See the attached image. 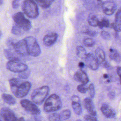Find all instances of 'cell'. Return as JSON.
Returning <instances> with one entry per match:
<instances>
[{
	"mask_svg": "<svg viewBox=\"0 0 121 121\" xmlns=\"http://www.w3.org/2000/svg\"><path fill=\"white\" fill-rule=\"evenodd\" d=\"M62 107V102L59 95L52 94L45 101L43 110L46 112H52L59 110Z\"/></svg>",
	"mask_w": 121,
	"mask_h": 121,
	"instance_id": "obj_1",
	"label": "cell"
},
{
	"mask_svg": "<svg viewBox=\"0 0 121 121\" xmlns=\"http://www.w3.org/2000/svg\"><path fill=\"white\" fill-rule=\"evenodd\" d=\"M22 9L26 15L30 18H35L39 16V9L34 0H24L22 4Z\"/></svg>",
	"mask_w": 121,
	"mask_h": 121,
	"instance_id": "obj_2",
	"label": "cell"
},
{
	"mask_svg": "<svg viewBox=\"0 0 121 121\" xmlns=\"http://www.w3.org/2000/svg\"><path fill=\"white\" fill-rule=\"evenodd\" d=\"M24 39L26 43L28 55L33 57L39 56L41 53V50L36 39L34 37L30 36L26 37Z\"/></svg>",
	"mask_w": 121,
	"mask_h": 121,
	"instance_id": "obj_3",
	"label": "cell"
},
{
	"mask_svg": "<svg viewBox=\"0 0 121 121\" xmlns=\"http://www.w3.org/2000/svg\"><path fill=\"white\" fill-rule=\"evenodd\" d=\"M49 92V87L45 86L35 89L31 95L33 102L36 104H41L48 95Z\"/></svg>",
	"mask_w": 121,
	"mask_h": 121,
	"instance_id": "obj_4",
	"label": "cell"
},
{
	"mask_svg": "<svg viewBox=\"0 0 121 121\" xmlns=\"http://www.w3.org/2000/svg\"><path fill=\"white\" fill-rule=\"evenodd\" d=\"M31 87V84L28 81H22L18 86L11 87L12 93L17 98H22L25 96L29 92Z\"/></svg>",
	"mask_w": 121,
	"mask_h": 121,
	"instance_id": "obj_5",
	"label": "cell"
},
{
	"mask_svg": "<svg viewBox=\"0 0 121 121\" xmlns=\"http://www.w3.org/2000/svg\"><path fill=\"white\" fill-rule=\"evenodd\" d=\"M12 17L15 23L26 32L31 28L32 24L31 22L25 17L23 13L20 12L16 13L13 15Z\"/></svg>",
	"mask_w": 121,
	"mask_h": 121,
	"instance_id": "obj_6",
	"label": "cell"
},
{
	"mask_svg": "<svg viewBox=\"0 0 121 121\" xmlns=\"http://www.w3.org/2000/svg\"><path fill=\"white\" fill-rule=\"evenodd\" d=\"M6 68L9 70L19 73L26 70L27 66L19 60H9L6 64Z\"/></svg>",
	"mask_w": 121,
	"mask_h": 121,
	"instance_id": "obj_7",
	"label": "cell"
},
{
	"mask_svg": "<svg viewBox=\"0 0 121 121\" xmlns=\"http://www.w3.org/2000/svg\"><path fill=\"white\" fill-rule=\"evenodd\" d=\"M20 104L26 112L32 114L38 115L41 113V111L38 107L34 103L28 100L24 99L21 100Z\"/></svg>",
	"mask_w": 121,
	"mask_h": 121,
	"instance_id": "obj_8",
	"label": "cell"
},
{
	"mask_svg": "<svg viewBox=\"0 0 121 121\" xmlns=\"http://www.w3.org/2000/svg\"><path fill=\"white\" fill-rule=\"evenodd\" d=\"M13 112L8 107H3L0 110V121H17Z\"/></svg>",
	"mask_w": 121,
	"mask_h": 121,
	"instance_id": "obj_9",
	"label": "cell"
},
{
	"mask_svg": "<svg viewBox=\"0 0 121 121\" xmlns=\"http://www.w3.org/2000/svg\"><path fill=\"white\" fill-rule=\"evenodd\" d=\"M13 50L22 57H25L28 55L25 39H22L16 42Z\"/></svg>",
	"mask_w": 121,
	"mask_h": 121,
	"instance_id": "obj_10",
	"label": "cell"
},
{
	"mask_svg": "<svg viewBox=\"0 0 121 121\" xmlns=\"http://www.w3.org/2000/svg\"><path fill=\"white\" fill-rule=\"evenodd\" d=\"M101 7L103 12L108 16L112 15L117 9L116 4L112 0H107L103 2Z\"/></svg>",
	"mask_w": 121,
	"mask_h": 121,
	"instance_id": "obj_11",
	"label": "cell"
},
{
	"mask_svg": "<svg viewBox=\"0 0 121 121\" xmlns=\"http://www.w3.org/2000/svg\"><path fill=\"white\" fill-rule=\"evenodd\" d=\"M84 60L87 66L92 70H96L98 68L99 63L96 57L93 53H87Z\"/></svg>",
	"mask_w": 121,
	"mask_h": 121,
	"instance_id": "obj_12",
	"label": "cell"
},
{
	"mask_svg": "<svg viewBox=\"0 0 121 121\" xmlns=\"http://www.w3.org/2000/svg\"><path fill=\"white\" fill-rule=\"evenodd\" d=\"M58 36V34L56 33H52L46 35L43 38V44L47 47L52 46L56 42Z\"/></svg>",
	"mask_w": 121,
	"mask_h": 121,
	"instance_id": "obj_13",
	"label": "cell"
},
{
	"mask_svg": "<svg viewBox=\"0 0 121 121\" xmlns=\"http://www.w3.org/2000/svg\"><path fill=\"white\" fill-rule=\"evenodd\" d=\"M100 109L103 114L107 118H113L116 116L115 110L107 104H102Z\"/></svg>",
	"mask_w": 121,
	"mask_h": 121,
	"instance_id": "obj_14",
	"label": "cell"
},
{
	"mask_svg": "<svg viewBox=\"0 0 121 121\" xmlns=\"http://www.w3.org/2000/svg\"><path fill=\"white\" fill-rule=\"evenodd\" d=\"M74 78L76 81L81 82L82 84L86 85L89 82V78L86 74L81 69L78 70L74 74Z\"/></svg>",
	"mask_w": 121,
	"mask_h": 121,
	"instance_id": "obj_15",
	"label": "cell"
},
{
	"mask_svg": "<svg viewBox=\"0 0 121 121\" xmlns=\"http://www.w3.org/2000/svg\"><path fill=\"white\" fill-rule=\"evenodd\" d=\"M84 106L90 115L93 116L96 115V111L93 102L91 98H86L84 99Z\"/></svg>",
	"mask_w": 121,
	"mask_h": 121,
	"instance_id": "obj_16",
	"label": "cell"
},
{
	"mask_svg": "<svg viewBox=\"0 0 121 121\" xmlns=\"http://www.w3.org/2000/svg\"><path fill=\"white\" fill-rule=\"evenodd\" d=\"M4 53L6 58L9 60H19L20 61L21 56L17 53L14 50L9 49H5L4 50Z\"/></svg>",
	"mask_w": 121,
	"mask_h": 121,
	"instance_id": "obj_17",
	"label": "cell"
},
{
	"mask_svg": "<svg viewBox=\"0 0 121 121\" xmlns=\"http://www.w3.org/2000/svg\"><path fill=\"white\" fill-rule=\"evenodd\" d=\"M95 55L99 64H102L105 60V55L104 51L100 48H97L95 50Z\"/></svg>",
	"mask_w": 121,
	"mask_h": 121,
	"instance_id": "obj_18",
	"label": "cell"
},
{
	"mask_svg": "<svg viewBox=\"0 0 121 121\" xmlns=\"http://www.w3.org/2000/svg\"><path fill=\"white\" fill-rule=\"evenodd\" d=\"M109 57L114 61L120 62L121 61V56L119 52L115 49L110 48L109 50Z\"/></svg>",
	"mask_w": 121,
	"mask_h": 121,
	"instance_id": "obj_19",
	"label": "cell"
},
{
	"mask_svg": "<svg viewBox=\"0 0 121 121\" xmlns=\"http://www.w3.org/2000/svg\"><path fill=\"white\" fill-rule=\"evenodd\" d=\"M99 20L97 17L93 13L89 14L87 18V21L88 24L92 26H97L99 22Z\"/></svg>",
	"mask_w": 121,
	"mask_h": 121,
	"instance_id": "obj_20",
	"label": "cell"
},
{
	"mask_svg": "<svg viewBox=\"0 0 121 121\" xmlns=\"http://www.w3.org/2000/svg\"><path fill=\"white\" fill-rule=\"evenodd\" d=\"M36 3L43 9L49 8L55 0H34Z\"/></svg>",
	"mask_w": 121,
	"mask_h": 121,
	"instance_id": "obj_21",
	"label": "cell"
},
{
	"mask_svg": "<svg viewBox=\"0 0 121 121\" xmlns=\"http://www.w3.org/2000/svg\"><path fill=\"white\" fill-rule=\"evenodd\" d=\"M1 97L3 101L9 105H14L16 103L15 98L10 95L8 94H3Z\"/></svg>",
	"mask_w": 121,
	"mask_h": 121,
	"instance_id": "obj_22",
	"label": "cell"
},
{
	"mask_svg": "<svg viewBox=\"0 0 121 121\" xmlns=\"http://www.w3.org/2000/svg\"><path fill=\"white\" fill-rule=\"evenodd\" d=\"M26 32L25 30H24L22 28L17 26L16 24L15 23L13 25V26L11 29V33L13 34L16 35L20 36L23 35Z\"/></svg>",
	"mask_w": 121,
	"mask_h": 121,
	"instance_id": "obj_23",
	"label": "cell"
},
{
	"mask_svg": "<svg viewBox=\"0 0 121 121\" xmlns=\"http://www.w3.org/2000/svg\"><path fill=\"white\" fill-rule=\"evenodd\" d=\"M76 52L78 56L82 59H85L87 54L86 49L82 46H78L77 47Z\"/></svg>",
	"mask_w": 121,
	"mask_h": 121,
	"instance_id": "obj_24",
	"label": "cell"
},
{
	"mask_svg": "<svg viewBox=\"0 0 121 121\" xmlns=\"http://www.w3.org/2000/svg\"><path fill=\"white\" fill-rule=\"evenodd\" d=\"M71 105L75 113L78 115H80L82 112V108L80 102H72Z\"/></svg>",
	"mask_w": 121,
	"mask_h": 121,
	"instance_id": "obj_25",
	"label": "cell"
},
{
	"mask_svg": "<svg viewBox=\"0 0 121 121\" xmlns=\"http://www.w3.org/2000/svg\"><path fill=\"white\" fill-rule=\"evenodd\" d=\"M59 115L60 121H64L69 118L71 115V112L69 109H66L60 113Z\"/></svg>",
	"mask_w": 121,
	"mask_h": 121,
	"instance_id": "obj_26",
	"label": "cell"
},
{
	"mask_svg": "<svg viewBox=\"0 0 121 121\" xmlns=\"http://www.w3.org/2000/svg\"><path fill=\"white\" fill-rule=\"evenodd\" d=\"M110 25L109 20L106 18H103L101 21H99L97 26L100 29H103L104 27H108Z\"/></svg>",
	"mask_w": 121,
	"mask_h": 121,
	"instance_id": "obj_27",
	"label": "cell"
},
{
	"mask_svg": "<svg viewBox=\"0 0 121 121\" xmlns=\"http://www.w3.org/2000/svg\"><path fill=\"white\" fill-rule=\"evenodd\" d=\"M83 43L86 47H92L95 44V41L91 38H86L83 40Z\"/></svg>",
	"mask_w": 121,
	"mask_h": 121,
	"instance_id": "obj_28",
	"label": "cell"
},
{
	"mask_svg": "<svg viewBox=\"0 0 121 121\" xmlns=\"http://www.w3.org/2000/svg\"><path fill=\"white\" fill-rule=\"evenodd\" d=\"M49 121H60L59 113L54 112L50 114L48 117Z\"/></svg>",
	"mask_w": 121,
	"mask_h": 121,
	"instance_id": "obj_29",
	"label": "cell"
},
{
	"mask_svg": "<svg viewBox=\"0 0 121 121\" xmlns=\"http://www.w3.org/2000/svg\"><path fill=\"white\" fill-rule=\"evenodd\" d=\"M30 73V70L27 69L26 70L18 73V76L20 78L23 79H26L28 78V77L29 76Z\"/></svg>",
	"mask_w": 121,
	"mask_h": 121,
	"instance_id": "obj_30",
	"label": "cell"
},
{
	"mask_svg": "<svg viewBox=\"0 0 121 121\" xmlns=\"http://www.w3.org/2000/svg\"><path fill=\"white\" fill-rule=\"evenodd\" d=\"M121 9H119L116 14H115V22L114 23L119 26L121 25Z\"/></svg>",
	"mask_w": 121,
	"mask_h": 121,
	"instance_id": "obj_31",
	"label": "cell"
},
{
	"mask_svg": "<svg viewBox=\"0 0 121 121\" xmlns=\"http://www.w3.org/2000/svg\"><path fill=\"white\" fill-rule=\"evenodd\" d=\"M87 91H88L89 95L90 96V98H94L95 95V89L94 86L93 84H91L89 85V86L88 87Z\"/></svg>",
	"mask_w": 121,
	"mask_h": 121,
	"instance_id": "obj_32",
	"label": "cell"
},
{
	"mask_svg": "<svg viewBox=\"0 0 121 121\" xmlns=\"http://www.w3.org/2000/svg\"><path fill=\"white\" fill-rule=\"evenodd\" d=\"M88 89V87L86 86L85 84L79 85L77 86V90L78 92L82 94L86 93Z\"/></svg>",
	"mask_w": 121,
	"mask_h": 121,
	"instance_id": "obj_33",
	"label": "cell"
},
{
	"mask_svg": "<svg viewBox=\"0 0 121 121\" xmlns=\"http://www.w3.org/2000/svg\"><path fill=\"white\" fill-rule=\"evenodd\" d=\"M101 36L105 40H109L111 39V35L107 31H102L100 33Z\"/></svg>",
	"mask_w": 121,
	"mask_h": 121,
	"instance_id": "obj_34",
	"label": "cell"
},
{
	"mask_svg": "<svg viewBox=\"0 0 121 121\" xmlns=\"http://www.w3.org/2000/svg\"><path fill=\"white\" fill-rule=\"evenodd\" d=\"M16 42H15L14 39L12 38H9L7 41V45L9 47V49L13 50L14 46Z\"/></svg>",
	"mask_w": 121,
	"mask_h": 121,
	"instance_id": "obj_35",
	"label": "cell"
},
{
	"mask_svg": "<svg viewBox=\"0 0 121 121\" xmlns=\"http://www.w3.org/2000/svg\"><path fill=\"white\" fill-rule=\"evenodd\" d=\"M121 26H119V25H118L116 24L114 22V23H112L111 24H110L109 27H110L111 28L113 29L116 32L118 33V32H121Z\"/></svg>",
	"mask_w": 121,
	"mask_h": 121,
	"instance_id": "obj_36",
	"label": "cell"
},
{
	"mask_svg": "<svg viewBox=\"0 0 121 121\" xmlns=\"http://www.w3.org/2000/svg\"><path fill=\"white\" fill-rule=\"evenodd\" d=\"M84 33L85 34H86V35H87L90 36H91V37H95L97 35V32H96L95 31H93L92 30H90V29H87V30H86V31H85Z\"/></svg>",
	"mask_w": 121,
	"mask_h": 121,
	"instance_id": "obj_37",
	"label": "cell"
},
{
	"mask_svg": "<svg viewBox=\"0 0 121 121\" xmlns=\"http://www.w3.org/2000/svg\"><path fill=\"white\" fill-rule=\"evenodd\" d=\"M84 118L86 121H98L95 116L91 115H86Z\"/></svg>",
	"mask_w": 121,
	"mask_h": 121,
	"instance_id": "obj_38",
	"label": "cell"
},
{
	"mask_svg": "<svg viewBox=\"0 0 121 121\" xmlns=\"http://www.w3.org/2000/svg\"><path fill=\"white\" fill-rule=\"evenodd\" d=\"M20 0H13L12 2V6L13 9H17L20 5Z\"/></svg>",
	"mask_w": 121,
	"mask_h": 121,
	"instance_id": "obj_39",
	"label": "cell"
},
{
	"mask_svg": "<svg viewBox=\"0 0 121 121\" xmlns=\"http://www.w3.org/2000/svg\"><path fill=\"white\" fill-rule=\"evenodd\" d=\"M71 101L72 102H80V99L77 95H73L71 97Z\"/></svg>",
	"mask_w": 121,
	"mask_h": 121,
	"instance_id": "obj_40",
	"label": "cell"
},
{
	"mask_svg": "<svg viewBox=\"0 0 121 121\" xmlns=\"http://www.w3.org/2000/svg\"><path fill=\"white\" fill-rule=\"evenodd\" d=\"M102 65H103L104 67L105 68H109L110 67V64L108 62L105 61V60L102 64Z\"/></svg>",
	"mask_w": 121,
	"mask_h": 121,
	"instance_id": "obj_41",
	"label": "cell"
},
{
	"mask_svg": "<svg viewBox=\"0 0 121 121\" xmlns=\"http://www.w3.org/2000/svg\"><path fill=\"white\" fill-rule=\"evenodd\" d=\"M108 96H109V98L111 99H113V98L115 96V95H114V93L113 92H110L108 94Z\"/></svg>",
	"mask_w": 121,
	"mask_h": 121,
	"instance_id": "obj_42",
	"label": "cell"
},
{
	"mask_svg": "<svg viewBox=\"0 0 121 121\" xmlns=\"http://www.w3.org/2000/svg\"><path fill=\"white\" fill-rule=\"evenodd\" d=\"M94 1L97 6H101L103 2L102 0H94Z\"/></svg>",
	"mask_w": 121,
	"mask_h": 121,
	"instance_id": "obj_43",
	"label": "cell"
},
{
	"mask_svg": "<svg viewBox=\"0 0 121 121\" xmlns=\"http://www.w3.org/2000/svg\"><path fill=\"white\" fill-rule=\"evenodd\" d=\"M117 73L119 77V78H120V75H121V69L120 67H118L116 69Z\"/></svg>",
	"mask_w": 121,
	"mask_h": 121,
	"instance_id": "obj_44",
	"label": "cell"
},
{
	"mask_svg": "<svg viewBox=\"0 0 121 121\" xmlns=\"http://www.w3.org/2000/svg\"><path fill=\"white\" fill-rule=\"evenodd\" d=\"M78 66L81 69H82L84 67V63L82 62H80L78 63Z\"/></svg>",
	"mask_w": 121,
	"mask_h": 121,
	"instance_id": "obj_45",
	"label": "cell"
},
{
	"mask_svg": "<svg viewBox=\"0 0 121 121\" xmlns=\"http://www.w3.org/2000/svg\"><path fill=\"white\" fill-rule=\"evenodd\" d=\"M103 78L105 79H108L109 78V76L108 74H104V75H103Z\"/></svg>",
	"mask_w": 121,
	"mask_h": 121,
	"instance_id": "obj_46",
	"label": "cell"
},
{
	"mask_svg": "<svg viewBox=\"0 0 121 121\" xmlns=\"http://www.w3.org/2000/svg\"><path fill=\"white\" fill-rule=\"evenodd\" d=\"M17 121H25V120L23 117H20L18 119H17Z\"/></svg>",
	"mask_w": 121,
	"mask_h": 121,
	"instance_id": "obj_47",
	"label": "cell"
},
{
	"mask_svg": "<svg viewBox=\"0 0 121 121\" xmlns=\"http://www.w3.org/2000/svg\"><path fill=\"white\" fill-rule=\"evenodd\" d=\"M3 3V0H0V5H1Z\"/></svg>",
	"mask_w": 121,
	"mask_h": 121,
	"instance_id": "obj_48",
	"label": "cell"
},
{
	"mask_svg": "<svg viewBox=\"0 0 121 121\" xmlns=\"http://www.w3.org/2000/svg\"><path fill=\"white\" fill-rule=\"evenodd\" d=\"M1 36H2V33H1V32L0 30V39L1 38Z\"/></svg>",
	"mask_w": 121,
	"mask_h": 121,
	"instance_id": "obj_49",
	"label": "cell"
},
{
	"mask_svg": "<svg viewBox=\"0 0 121 121\" xmlns=\"http://www.w3.org/2000/svg\"><path fill=\"white\" fill-rule=\"evenodd\" d=\"M76 121H82L80 120H77Z\"/></svg>",
	"mask_w": 121,
	"mask_h": 121,
	"instance_id": "obj_50",
	"label": "cell"
}]
</instances>
